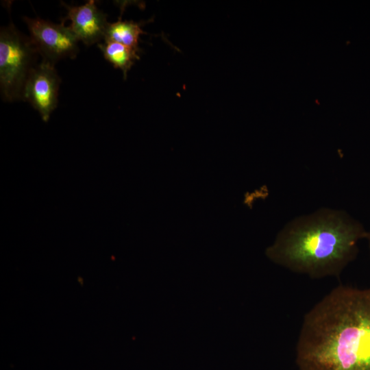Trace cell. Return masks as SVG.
Wrapping results in <instances>:
<instances>
[{
  "label": "cell",
  "mask_w": 370,
  "mask_h": 370,
  "mask_svg": "<svg viewBox=\"0 0 370 370\" xmlns=\"http://www.w3.org/2000/svg\"><path fill=\"white\" fill-rule=\"evenodd\" d=\"M299 370H370V288L339 285L304 316Z\"/></svg>",
  "instance_id": "6da1fadb"
},
{
  "label": "cell",
  "mask_w": 370,
  "mask_h": 370,
  "mask_svg": "<svg viewBox=\"0 0 370 370\" xmlns=\"http://www.w3.org/2000/svg\"><path fill=\"white\" fill-rule=\"evenodd\" d=\"M363 226L344 211L321 208L288 223L267 250L275 264L312 279L338 277L367 238Z\"/></svg>",
  "instance_id": "7a4b0ae2"
},
{
  "label": "cell",
  "mask_w": 370,
  "mask_h": 370,
  "mask_svg": "<svg viewBox=\"0 0 370 370\" xmlns=\"http://www.w3.org/2000/svg\"><path fill=\"white\" fill-rule=\"evenodd\" d=\"M39 53L27 36L12 23L0 29V90L8 102L22 100L27 79L36 67Z\"/></svg>",
  "instance_id": "3957f363"
},
{
  "label": "cell",
  "mask_w": 370,
  "mask_h": 370,
  "mask_svg": "<svg viewBox=\"0 0 370 370\" xmlns=\"http://www.w3.org/2000/svg\"><path fill=\"white\" fill-rule=\"evenodd\" d=\"M29 32V38L42 62L55 66L64 58L74 59L79 52V40L63 21L56 24L39 17H23Z\"/></svg>",
  "instance_id": "277c9868"
},
{
  "label": "cell",
  "mask_w": 370,
  "mask_h": 370,
  "mask_svg": "<svg viewBox=\"0 0 370 370\" xmlns=\"http://www.w3.org/2000/svg\"><path fill=\"white\" fill-rule=\"evenodd\" d=\"M61 79L54 65L41 62L29 73L25 82L22 100L28 101L47 121L58 103Z\"/></svg>",
  "instance_id": "5b68a950"
},
{
  "label": "cell",
  "mask_w": 370,
  "mask_h": 370,
  "mask_svg": "<svg viewBox=\"0 0 370 370\" xmlns=\"http://www.w3.org/2000/svg\"><path fill=\"white\" fill-rule=\"evenodd\" d=\"M67 10L64 21L69 20V27L77 38L87 46L103 41L108 26V15L100 10L92 0L79 6H71L62 2Z\"/></svg>",
  "instance_id": "8992f818"
},
{
  "label": "cell",
  "mask_w": 370,
  "mask_h": 370,
  "mask_svg": "<svg viewBox=\"0 0 370 370\" xmlns=\"http://www.w3.org/2000/svg\"><path fill=\"white\" fill-rule=\"evenodd\" d=\"M104 58L115 69L121 70L124 79L136 60L140 59L139 51L119 42L103 40L97 44Z\"/></svg>",
  "instance_id": "52a82bcc"
},
{
  "label": "cell",
  "mask_w": 370,
  "mask_h": 370,
  "mask_svg": "<svg viewBox=\"0 0 370 370\" xmlns=\"http://www.w3.org/2000/svg\"><path fill=\"white\" fill-rule=\"evenodd\" d=\"M143 24L134 21H123L121 18L108 24L104 40L121 43L140 51L138 45L141 34L147 33L141 28Z\"/></svg>",
  "instance_id": "ba28073f"
},
{
  "label": "cell",
  "mask_w": 370,
  "mask_h": 370,
  "mask_svg": "<svg viewBox=\"0 0 370 370\" xmlns=\"http://www.w3.org/2000/svg\"><path fill=\"white\" fill-rule=\"evenodd\" d=\"M367 238L368 239V241H369V249H370V231L367 233Z\"/></svg>",
  "instance_id": "9c48e42d"
}]
</instances>
